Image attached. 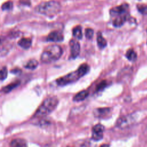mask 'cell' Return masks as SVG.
Wrapping results in <instances>:
<instances>
[{
	"label": "cell",
	"instance_id": "6da1fadb",
	"mask_svg": "<svg viewBox=\"0 0 147 147\" xmlns=\"http://www.w3.org/2000/svg\"><path fill=\"white\" fill-rule=\"evenodd\" d=\"M90 69V67L88 64L86 63L82 64L76 70L57 79L56 80V84L59 86H64L74 83L87 74Z\"/></svg>",
	"mask_w": 147,
	"mask_h": 147
},
{
	"label": "cell",
	"instance_id": "7a4b0ae2",
	"mask_svg": "<svg viewBox=\"0 0 147 147\" xmlns=\"http://www.w3.org/2000/svg\"><path fill=\"white\" fill-rule=\"evenodd\" d=\"M59 100L56 96L46 98L37 108L33 115L34 118H42L51 113L57 106Z\"/></svg>",
	"mask_w": 147,
	"mask_h": 147
},
{
	"label": "cell",
	"instance_id": "3957f363",
	"mask_svg": "<svg viewBox=\"0 0 147 147\" xmlns=\"http://www.w3.org/2000/svg\"><path fill=\"white\" fill-rule=\"evenodd\" d=\"M62 48L56 44L48 45L42 52L40 60L45 64H49L58 60L63 54Z\"/></svg>",
	"mask_w": 147,
	"mask_h": 147
},
{
	"label": "cell",
	"instance_id": "277c9868",
	"mask_svg": "<svg viewBox=\"0 0 147 147\" xmlns=\"http://www.w3.org/2000/svg\"><path fill=\"white\" fill-rule=\"evenodd\" d=\"M61 7V5L59 2L50 1L38 4L35 7V11L45 16L53 17L60 12Z\"/></svg>",
	"mask_w": 147,
	"mask_h": 147
},
{
	"label": "cell",
	"instance_id": "5b68a950",
	"mask_svg": "<svg viewBox=\"0 0 147 147\" xmlns=\"http://www.w3.org/2000/svg\"><path fill=\"white\" fill-rule=\"evenodd\" d=\"M139 114L137 113H131L119 118L116 122V126L120 129H125L129 127L136 123L138 120Z\"/></svg>",
	"mask_w": 147,
	"mask_h": 147
},
{
	"label": "cell",
	"instance_id": "8992f818",
	"mask_svg": "<svg viewBox=\"0 0 147 147\" xmlns=\"http://www.w3.org/2000/svg\"><path fill=\"white\" fill-rule=\"evenodd\" d=\"M70 48V57L71 59L76 58L80 52V43L75 40L71 39L69 42Z\"/></svg>",
	"mask_w": 147,
	"mask_h": 147
},
{
	"label": "cell",
	"instance_id": "52a82bcc",
	"mask_svg": "<svg viewBox=\"0 0 147 147\" xmlns=\"http://www.w3.org/2000/svg\"><path fill=\"white\" fill-rule=\"evenodd\" d=\"M129 9V5L127 3H123L119 6H115L110 10V14L111 16L117 17L118 16L126 14Z\"/></svg>",
	"mask_w": 147,
	"mask_h": 147
},
{
	"label": "cell",
	"instance_id": "ba28073f",
	"mask_svg": "<svg viewBox=\"0 0 147 147\" xmlns=\"http://www.w3.org/2000/svg\"><path fill=\"white\" fill-rule=\"evenodd\" d=\"M111 111L110 107H99L95 109L93 111V114L97 118H106L110 115Z\"/></svg>",
	"mask_w": 147,
	"mask_h": 147
},
{
	"label": "cell",
	"instance_id": "9c48e42d",
	"mask_svg": "<svg viewBox=\"0 0 147 147\" xmlns=\"http://www.w3.org/2000/svg\"><path fill=\"white\" fill-rule=\"evenodd\" d=\"M64 40L63 33L59 31H52L48 34L47 37V41L50 42H61Z\"/></svg>",
	"mask_w": 147,
	"mask_h": 147
},
{
	"label": "cell",
	"instance_id": "30bf717a",
	"mask_svg": "<svg viewBox=\"0 0 147 147\" xmlns=\"http://www.w3.org/2000/svg\"><path fill=\"white\" fill-rule=\"evenodd\" d=\"M128 18V15L127 14L118 16L115 17V18L113 21V25L114 27L119 28L122 26Z\"/></svg>",
	"mask_w": 147,
	"mask_h": 147
},
{
	"label": "cell",
	"instance_id": "8fae6325",
	"mask_svg": "<svg viewBox=\"0 0 147 147\" xmlns=\"http://www.w3.org/2000/svg\"><path fill=\"white\" fill-rule=\"evenodd\" d=\"M89 95L88 91L86 90H82L78 93H77L74 97H73V101L74 102H80L84 100Z\"/></svg>",
	"mask_w": 147,
	"mask_h": 147
},
{
	"label": "cell",
	"instance_id": "7c38bea8",
	"mask_svg": "<svg viewBox=\"0 0 147 147\" xmlns=\"http://www.w3.org/2000/svg\"><path fill=\"white\" fill-rule=\"evenodd\" d=\"M20 84H21V81L20 80H15L14 82H11L10 84L3 87L2 88L1 91L3 93H8L10 92L11 90H13V89L17 87Z\"/></svg>",
	"mask_w": 147,
	"mask_h": 147
},
{
	"label": "cell",
	"instance_id": "4fadbf2b",
	"mask_svg": "<svg viewBox=\"0 0 147 147\" xmlns=\"http://www.w3.org/2000/svg\"><path fill=\"white\" fill-rule=\"evenodd\" d=\"M32 40L30 38L22 37L17 42L18 45L23 49H27L30 47L32 45Z\"/></svg>",
	"mask_w": 147,
	"mask_h": 147
},
{
	"label": "cell",
	"instance_id": "5bb4252c",
	"mask_svg": "<svg viewBox=\"0 0 147 147\" xmlns=\"http://www.w3.org/2000/svg\"><path fill=\"white\" fill-rule=\"evenodd\" d=\"M96 41H97V45L100 49H103L107 46V41L103 37L102 33L100 32L98 33Z\"/></svg>",
	"mask_w": 147,
	"mask_h": 147
},
{
	"label": "cell",
	"instance_id": "9a60e30c",
	"mask_svg": "<svg viewBox=\"0 0 147 147\" xmlns=\"http://www.w3.org/2000/svg\"><path fill=\"white\" fill-rule=\"evenodd\" d=\"M10 146H26V141L22 138H15L11 141L10 143Z\"/></svg>",
	"mask_w": 147,
	"mask_h": 147
},
{
	"label": "cell",
	"instance_id": "2e32d148",
	"mask_svg": "<svg viewBox=\"0 0 147 147\" xmlns=\"http://www.w3.org/2000/svg\"><path fill=\"white\" fill-rule=\"evenodd\" d=\"M72 35L75 38L78 40H81L82 38L83 33L81 26L78 25L74 28L72 29Z\"/></svg>",
	"mask_w": 147,
	"mask_h": 147
},
{
	"label": "cell",
	"instance_id": "e0dca14e",
	"mask_svg": "<svg viewBox=\"0 0 147 147\" xmlns=\"http://www.w3.org/2000/svg\"><path fill=\"white\" fill-rule=\"evenodd\" d=\"M126 57L131 61H134L137 59V53L133 49H129L125 54Z\"/></svg>",
	"mask_w": 147,
	"mask_h": 147
},
{
	"label": "cell",
	"instance_id": "ac0fdd59",
	"mask_svg": "<svg viewBox=\"0 0 147 147\" xmlns=\"http://www.w3.org/2000/svg\"><path fill=\"white\" fill-rule=\"evenodd\" d=\"M38 65V62L35 59H31L29 60L25 65L24 67L29 69H34Z\"/></svg>",
	"mask_w": 147,
	"mask_h": 147
},
{
	"label": "cell",
	"instance_id": "d6986e66",
	"mask_svg": "<svg viewBox=\"0 0 147 147\" xmlns=\"http://www.w3.org/2000/svg\"><path fill=\"white\" fill-rule=\"evenodd\" d=\"M104 131H105V126L100 123H98L94 125L92 128V133H103Z\"/></svg>",
	"mask_w": 147,
	"mask_h": 147
},
{
	"label": "cell",
	"instance_id": "ffe728a7",
	"mask_svg": "<svg viewBox=\"0 0 147 147\" xmlns=\"http://www.w3.org/2000/svg\"><path fill=\"white\" fill-rule=\"evenodd\" d=\"M108 85V83L107 80H102L99 83L97 84L95 88V91L96 92H99L102 90H103Z\"/></svg>",
	"mask_w": 147,
	"mask_h": 147
},
{
	"label": "cell",
	"instance_id": "44dd1931",
	"mask_svg": "<svg viewBox=\"0 0 147 147\" xmlns=\"http://www.w3.org/2000/svg\"><path fill=\"white\" fill-rule=\"evenodd\" d=\"M137 8L141 14L143 15H147V6L146 5L138 4L137 5Z\"/></svg>",
	"mask_w": 147,
	"mask_h": 147
},
{
	"label": "cell",
	"instance_id": "7402d4cb",
	"mask_svg": "<svg viewBox=\"0 0 147 147\" xmlns=\"http://www.w3.org/2000/svg\"><path fill=\"white\" fill-rule=\"evenodd\" d=\"M85 37L88 40H91L94 36V30L91 28H88L85 29L84 32Z\"/></svg>",
	"mask_w": 147,
	"mask_h": 147
},
{
	"label": "cell",
	"instance_id": "603a6c76",
	"mask_svg": "<svg viewBox=\"0 0 147 147\" xmlns=\"http://www.w3.org/2000/svg\"><path fill=\"white\" fill-rule=\"evenodd\" d=\"M7 68L6 66H3L2 67L1 69V80L3 81V80H5L7 76Z\"/></svg>",
	"mask_w": 147,
	"mask_h": 147
},
{
	"label": "cell",
	"instance_id": "cb8c5ba5",
	"mask_svg": "<svg viewBox=\"0 0 147 147\" xmlns=\"http://www.w3.org/2000/svg\"><path fill=\"white\" fill-rule=\"evenodd\" d=\"M13 7V2L11 1H7L2 5V10H9Z\"/></svg>",
	"mask_w": 147,
	"mask_h": 147
},
{
	"label": "cell",
	"instance_id": "d4e9b609",
	"mask_svg": "<svg viewBox=\"0 0 147 147\" xmlns=\"http://www.w3.org/2000/svg\"><path fill=\"white\" fill-rule=\"evenodd\" d=\"M51 124V122L48 120H46L45 119H42L39 121L37 125L40 127H45Z\"/></svg>",
	"mask_w": 147,
	"mask_h": 147
},
{
	"label": "cell",
	"instance_id": "484cf974",
	"mask_svg": "<svg viewBox=\"0 0 147 147\" xmlns=\"http://www.w3.org/2000/svg\"><path fill=\"white\" fill-rule=\"evenodd\" d=\"M13 74H20L21 72V70L20 68H14L10 71Z\"/></svg>",
	"mask_w": 147,
	"mask_h": 147
}]
</instances>
